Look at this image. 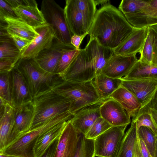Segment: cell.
I'll return each mask as SVG.
<instances>
[{"instance_id":"1","label":"cell","mask_w":157,"mask_h":157,"mask_svg":"<svg viewBox=\"0 0 157 157\" xmlns=\"http://www.w3.org/2000/svg\"><path fill=\"white\" fill-rule=\"evenodd\" d=\"M136 29L118 9L107 3L97 10L88 35L101 45L114 50Z\"/></svg>"},{"instance_id":"2","label":"cell","mask_w":157,"mask_h":157,"mask_svg":"<svg viewBox=\"0 0 157 157\" xmlns=\"http://www.w3.org/2000/svg\"><path fill=\"white\" fill-rule=\"evenodd\" d=\"M51 89L70 101L74 114L85 107L105 101L99 97L92 81L74 82L60 78L53 83Z\"/></svg>"},{"instance_id":"3","label":"cell","mask_w":157,"mask_h":157,"mask_svg":"<svg viewBox=\"0 0 157 157\" xmlns=\"http://www.w3.org/2000/svg\"><path fill=\"white\" fill-rule=\"evenodd\" d=\"M74 115L69 111L54 117L21 135L0 154L17 157H34L33 149L38 138L59 124L72 119Z\"/></svg>"},{"instance_id":"4","label":"cell","mask_w":157,"mask_h":157,"mask_svg":"<svg viewBox=\"0 0 157 157\" xmlns=\"http://www.w3.org/2000/svg\"><path fill=\"white\" fill-rule=\"evenodd\" d=\"M32 102L34 117L30 129L56 115L69 111L72 112L70 101L51 89L38 94L33 99Z\"/></svg>"},{"instance_id":"5","label":"cell","mask_w":157,"mask_h":157,"mask_svg":"<svg viewBox=\"0 0 157 157\" xmlns=\"http://www.w3.org/2000/svg\"><path fill=\"white\" fill-rule=\"evenodd\" d=\"M15 66L23 75L32 100L39 93L51 89L53 83L60 78L41 71L34 59H21Z\"/></svg>"},{"instance_id":"6","label":"cell","mask_w":157,"mask_h":157,"mask_svg":"<svg viewBox=\"0 0 157 157\" xmlns=\"http://www.w3.org/2000/svg\"><path fill=\"white\" fill-rule=\"evenodd\" d=\"M45 22L48 24L58 41L71 44V39L73 35L67 24L64 9L55 1L43 0L40 6Z\"/></svg>"},{"instance_id":"7","label":"cell","mask_w":157,"mask_h":157,"mask_svg":"<svg viewBox=\"0 0 157 157\" xmlns=\"http://www.w3.org/2000/svg\"><path fill=\"white\" fill-rule=\"evenodd\" d=\"M128 125L113 126L95 139V156L117 157Z\"/></svg>"},{"instance_id":"8","label":"cell","mask_w":157,"mask_h":157,"mask_svg":"<svg viewBox=\"0 0 157 157\" xmlns=\"http://www.w3.org/2000/svg\"><path fill=\"white\" fill-rule=\"evenodd\" d=\"M97 76L95 67L84 48L80 49L61 78L66 81L82 82L92 81Z\"/></svg>"},{"instance_id":"9","label":"cell","mask_w":157,"mask_h":157,"mask_svg":"<svg viewBox=\"0 0 157 157\" xmlns=\"http://www.w3.org/2000/svg\"><path fill=\"white\" fill-rule=\"evenodd\" d=\"M76 48L71 44H67L58 41L55 38L51 45L41 51L34 59L41 71L55 76L59 62L65 52Z\"/></svg>"},{"instance_id":"10","label":"cell","mask_w":157,"mask_h":157,"mask_svg":"<svg viewBox=\"0 0 157 157\" xmlns=\"http://www.w3.org/2000/svg\"><path fill=\"white\" fill-rule=\"evenodd\" d=\"M38 34L21 52V59H34L42 51L49 47L55 38L50 26L46 22L34 28Z\"/></svg>"},{"instance_id":"11","label":"cell","mask_w":157,"mask_h":157,"mask_svg":"<svg viewBox=\"0 0 157 157\" xmlns=\"http://www.w3.org/2000/svg\"><path fill=\"white\" fill-rule=\"evenodd\" d=\"M120 79L121 86L136 97L141 104L140 107L151 101L157 90V79Z\"/></svg>"},{"instance_id":"12","label":"cell","mask_w":157,"mask_h":157,"mask_svg":"<svg viewBox=\"0 0 157 157\" xmlns=\"http://www.w3.org/2000/svg\"><path fill=\"white\" fill-rule=\"evenodd\" d=\"M13 108L15 125L7 147L30 129L34 119V109L32 101Z\"/></svg>"},{"instance_id":"13","label":"cell","mask_w":157,"mask_h":157,"mask_svg":"<svg viewBox=\"0 0 157 157\" xmlns=\"http://www.w3.org/2000/svg\"><path fill=\"white\" fill-rule=\"evenodd\" d=\"M138 59L136 55L124 56L114 54L106 63L101 73L114 78L126 76Z\"/></svg>"},{"instance_id":"14","label":"cell","mask_w":157,"mask_h":157,"mask_svg":"<svg viewBox=\"0 0 157 157\" xmlns=\"http://www.w3.org/2000/svg\"><path fill=\"white\" fill-rule=\"evenodd\" d=\"M101 117L113 126L128 125L131 118L117 101L109 98L104 101L100 108Z\"/></svg>"},{"instance_id":"15","label":"cell","mask_w":157,"mask_h":157,"mask_svg":"<svg viewBox=\"0 0 157 157\" xmlns=\"http://www.w3.org/2000/svg\"><path fill=\"white\" fill-rule=\"evenodd\" d=\"M12 105L18 107L32 101L23 75L15 66L10 72Z\"/></svg>"},{"instance_id":"16","label":"cell","mask_w":157,"mask_h":157,"mask_svg":"<svg viewBox=\"0 0 157 157\" xmlns=\"http://www.w3.org/2000/svg\"><path fill=\"white\" fill-rule=\"evenodd\" d=\"M104 101L85 107L75 113L71 121L79 134L85 136L96 120L101 117L100 107Z\"/></svg>"},{"instance_id":"17","label":"cell","mask_w":157,"mask_h":157,"mask_svg":"<svg viewBox=\"0 0 157 157\" xmlns=\"http://www.w3.org/2000/svg\"><path fill=\"white\" fill-rule=\"evenodd\" d=\"M71 120L68 121L59 138L55 157L74 156L79 134Z\"/></svg>"},{"instance_id":"18","label":"cell","mask_w":157,"mask_h":157,"mask_svg":"<svg viewBox=\"0 0 157 157\" xmlns=\"http://www.w3.org/2000/svg\"><path fill=\"white\" fill-rule=\"evenodd\" d=\"M64 9L67 24L73 35L88 34L91 25L76 8L72 0L65 1Z\"/></svg>"},{"instance_id":"19","label":"cell","mask_w":157,"mask_h":157,"mask_svg":"<svg viewBox=\"0 0 157 157\" xmlns=\"http://www.w3.org/2000/svg\"><path fill=\"white\" fill-rule=\"evenodd\" d=\"M0 153L8 146L15 123L14 108L0 99Z\"/></svg>"},{"instance_id":"20","label":"cell","mask_w":157,"mask_h":157,"mask_svg":"<svg viewBox=\"0 0 157 157\" xmlns=\"http://www.w3.org/2000/svg\"><path fill=\"white\" fill-rule=\"evenodd\" d=\"M149 31L148 26L136 29L124 42L114 50V54L128 56L140 53Z\"/></svg>"},{"instance_id":"21","label":"cell","mask_w":157,"mask_h":157,"mask_svg":"<svg viewBox=\"0 0 157 157\" xmlns=\"http://www.w3.org/2000/svg\"><path fill=\"white\" fill-rule=\"evenodd\" d=\"M84 49L95 67L97 75L101 73L102 68L114 54V50L101 45L92 38Z\"/></svg>"},{"instance_id":"22","label":"cell","mask_w":157,"mask_h":157,"mask_svg":"<svg viewBox=\"0 0 157 157\" xmlns=\"http://www.w3.org/2000/svg\"><path fill=\"white\" fill-rule=\"evenodd\" d=\"M17 17L35 28L45 23L43 14L35 0H29L28 4L13 9Z\"/></svg>"},{"instance_id":"23","label":"cell","mask_w":157,"mask_h":157,"mask_svg":"<svg viewBox=\"0 0 157 157\" xmlns=\"http://www.w3.org/2000/svg\"><path fill=\"white\" fill-rule=\"evenodd\" d=\"M109 98L118 102L130 118L136 116L141 105L134 94L121 85L110 96Z\"/></svg>"},{"instance_id":"24","label":"cell","mask_w":157,"mask_h":157,"mask_svg":"<svg viewBox=\"0 0 157 157\" xmlns=\"http://www.w3.org/2000/svg\"><path fill=\"white\" fill-rule=\"evenodd\" d=\"M68 121L59 124L38 138L33 149L34 157L42 156L52 143L59 137Z\"/></svg>"},{"instance_id":"25","label":"cell","mask_w":157,"mask_h":157,"mask_svg":"<svg viewBox=\"0 0 157 157\" xmlns=\"http://www.w3.org/2000/svg\"><path fill=\"white\" fill-rule=\"evenodd\" d=\"M100 98L103 100L110 96L121 85L120 78H114L103 74L97 75L92 81Z\"/></svg>"},{"instance_id":"26","label":"cell","mask_w":157,"mask_h":157,"mask_svg":"<svg viewBox=\"0 0 157 157\" xmlns=\"http://www.w3.org/2000/svg\"><path fill=\"white\" fill-rule=\"evenodd\" d=\"M3 17L7 23L6 30L10 35H16L32 41L38 34L34 28L20 18Z\"/></svg>"},{"instance_id":"27","label":"cell","mask_w":157,"mask_h":157,"mask_svg":"<svg viewBox=\"0 0 157 157\" xmlns=\"http://www.w3.org/2000/svg\"><path fill=\"white\" fill-rule=\"evenodd\" d=\"M121 78L126 80L157 79V67L138 59L127 75Z\"/></svg>"},{"instance_id":"28","label":"cell","mask_w":157,"mask_h":157,"mask_svg":"<svg viewBox=\"0 0 157 157\" xmlns=\"http://www.w3.org/2000/svg\"><path fill=\"white\" fill-rule=\"evenodd\" d=\"M137 136L136 121L132 118L131 126L125 133L117 157H133Z\"/></svg>"},{"instance_id":"29","label":"cell","mask_w":157,"mask_h":157,"mask_svg":"<svg viewBox=\"0 0 157 157\" xmlns=\"http://www.w3.org/2000/svg\"><path fill=\"white\" fill-rule=\"evenodd\" d=\"M20 54L10 34L0 36V59L12 61L15 65L20 59Z\"/></svg>"},{"instance_id":"30","label":"cell","mask_w":157,"mask_h":157,"mask_svg":"<svg viewBox=\"0 0 157 157\" xmlns=\"http://www.w3.org/2000/svg\"><path fill=\"white\" fill-rule=\"evenodd\" d=\"M124 15L128 21L136 29L157 24V9Z\"/></svg>"},{"instance_id":"31","label":"cell","mask_w":157,"mask_h":157,"mask_svg":"<svg viewBox=\"0 0 157 157\" xmlns=\"http://www.w3.org/2000/svg\"><path fill=\"white\" fill-rule=\"evenodd\" d=\"M151 102L140 107L136 116L132 118L136 120L137 129L141 126H145L157 135V127L151 111Z\"/></svg>"},{"instance_id":"32","label":"cell","mask_w":157,"mask_h":157,"mask_svg":"<svg viewBox=\"0 0 157 157\" xmlns=\"http://www.w3.org/2000/svg\"><path fill=\"white\" fill-rule=\"evenodd\" d=\"M80 134L74 157H95L94 139H87Z\"/></svg>"},{"instance_id":"33","label":"cell","mask_w":157,"mask_h":157,"mask_svg":"<svg viewBox=\"0 0 157 157\" xmlns=\"http://www.w3.org/2000/svg\"><path fill=\"white\" fill-rule=\"evenodd\" d=\"M78 10L92 25L97 11L94 0H72Z\"/></svg>"},{"instance_id":"34","label":"cell","mask_w":157,"mask_h":157,"mask_svg":"<svg viewBox=\"0 0 157 157\" xmlns=\"http://www.w3.org/2000/svg\"><path fill=\"white\" fill-rule=\"evenodd\" d=\"M149 1L140 0H122L118 9L124 14H133L140 12L148 6Z\"/></svg>"},{"instance_id":"35","label":"cell","mask_w":157,"mask_h":157,"mask_svg":"<svg viewBox=\"0 0 157 157\" xmlns=\"http://www.w3.org/2000/svg\"><path fill=\"white\" fill-rule=\"evenodd\" d=\"M139 137L142 140L152 157H154L156 135L149 128L144 126L138 129Z\"/></svg>"},{"instance_id":"36","label":"cell","mask_w":157,"mask_h":157,"mask_svg":"<svg viewBox=\"0 0 157 157\" xmlns=\"http://www.w3.org/2000/svg\"><path fill=\"white\" fill-rule=\"evenodd\" d=\"M112 126L101 117L96 120L85 136L87 139H94Z\"/></svg>"},{"instance_id":"37","label":"cell","mask_w":157,"mask_h":157,"mask_svg":"<svg viewBox=\"0 0 157 157\" xmlns=\"http://www.w3.org/2000/svg\"><path fill=\"white\" fill-rule=\"evenodd\" d=\"M80 50L76 49L67 51L62 55L58 63L56 74L59 77L62 76L67 69Z\"/></svg>"},{"instance_id":"38","label":"cell","mask_w":157,"mask_h":157,"mask_svg":"<svg viewBox=\"0 0 157 157\" xmlns=\"http://www.w3.org/2000/svg\"><path fill=\"white\" fill-rule=\"evenodd\" d=\"M153 51L152 34L149 29L147 36L140 53V56L139 60L144 63L151 65Z\"/></svg>"},{"instance_id":"39","label":"cell","mask_w":157,"mask_h":157,"mask_svg":"<svg viewBox=\"0 0 157 157\" xmlns=\"http://www.w3.org/2000/svg\"><path fill=\"white\" fill-rule=\"evenodd\" d=\"M10 72L0 74V98L12 105Z\"/></svg>"},{"instance_id":"40","label":"cell","mask_w":157,"mask_h":157,"mask_svg":"<svg viewBox=\"0 0 157 157\" xmlns=\"http://www.w3.org/2000/svg\"><path fill=\"white\" fill-rule=\"evenodd\" d=\"M133 157H152L142 139L138 136L135 145Z\"/></svg>"},{"instance_id":"41","label":"cell","mask_w":157,"mask_h":157,"mask_svg":"<svg viewBox=\"0 0 157 157\" xmlns=\"http://www.w3.org/2000/svg\"><path fill=\"white\" fill-rule=\"evenodd\" d=\"M153 36V55L151 65L157 67V24L148 26Z\"/></svg>"},{"instance_id":"42","label":"cell","mask_w":157,"mask_h":157,"mask_svg":"<svg viewBox=\"0 0 157 157\" xmlns=\"http://www.w3.org/2000/svg\"><path fill=\"white\" fill-rule=\"evenodd\" d=\"M0 15L17 17L13 8L5 0H0Z\"/></svg>"},{"instance_id":"43","label":"cell","mask_w":157,"mask_h":157,"mask_svg":"<svg viewBox=\"0 0 157 157\" xmlns=\"http://www.w3.org/2000/svg\"><path fill=\"white\" fill-rule=\"evenodd\" d=\"M21 52L30 44L31 41L15 34H10Z\"/></svg>"},{"instance_id":"44","label":"cell","mask_w":157,"mask_h":157,"mask_svg":"<svg viewBox=\"0 0 157 157\" xmlns=\"http://www.w3.org/2000/svg\"><path fill=\"white\" fill-rule=\"evenodd\" d=\"M15 66L12 61L0 59V74L10 72Z\"/></svg>"},{"instance_id":"45","label":"cell","mask_w":157,"mask_h":157,"mask_svg":"<svg viewBox=\"0 0 157 157\" xmlns=\"http://www.w3.org/2000/svg\"><path fill=\"white\" fill-rule=\"evenodd\" d=\"M59 138L52 143L41 157H55Z\"/></svg>"},{"instance_id":"46","label":"cell","mask_w":157,"mask_h":157,"mask_svg":"<svg viewBox=\"0 0 157 157\" xmlns=\"http://www.w3.org/2000/svg\"><path fill=\"white\" fill-rule=\"evenodd\" d=\"M87 35L85 34L83 36H79L74 34L71 37V44L77 49L80 50V44L84 38Z\"/></svg>"},{"instance_id":"47","label":"cell","mask_w":157,"mask_h":157,"mask_svg":"<svg viewBox=\"0 0 157 157\" xmlns=\"http://www.w3.org/2000/svg\"><path fill=\"white\" fill-rule=\"evenodd\" d=\"M13 9L21 6H25L28 4L29 0H5Z\"/></svg>"},{"instance_id":"48","label":"cell","mask_w":157,"mask_h":157,"mask_svg":"<svg viewBox=\"0 0 157 157\" xmlns=\"http://www.w3.org/2000/svg\"><path fill=\"white\" fill-rule=\"evenodd\" d=\"M156 9H157V0H149L148 6L144 7L140 12H147Z\"/></svg>"},{"instance_id":"49","label":"cell","mask_w":157,"mask_h":157,"mask_svg":"<svg viewBox=\"0 0 157 157\" xmlns=\"http://www.w3.org/2000/svg\"><path fill=\"white\" fill-rule=\"evenodd\" d=\"M151 106L157 111V90L151 101Z\"/></svg>"},{"instance_id":"50","label":"cell","mask_w":157,"mask_h":157,"mask_svg":"<svg viewBox=\"0 0 157 157\" xmlns=\"http://www.w3.org/2000/svg\"><path fill=\"white\" fill-rule=\"evenodd\" d=\"M151 111L152 117L157 127V111L151 108Z\"/></svg>"},{"instance_id":"51","label":"cell","mask_w":157,"mask_h":157,"mask_svg":"<svg viewBox=\"0 0 157 157\" xmlns=\"http://www.w3.org/2000/svg\"><path fill=\"white\" fill-rule=\"evenodd\" d=\"M96 6L99 5H104L107 3L108 0H94Z\"/></svg>"},{"instance_id":"52","label":"cell","mask_w":157,"mask_h":157,"mask_svg":"<svg viewBox=\"0 0 157 157\" xmlns=\"http://www.w3.org/2000/svg\"><path fill=\"white\" fill-rule=\"evenodd\" d=\"M154 157H157V135H156V141L155 143V154Z\"/></svg>"},{"instance_id":"53","label":"cell","mask_w":157,"mask_h":157,"mask_svg":"<svg viewBox=\"0 0 157 157\" xmlns=\"http://www.w3.org/2000/svg\"><path fill=\"white\" fill-rule=\"evenodd\" d=\"M0 157H17L14 156L6 155L2 154H0Z\"/></svg>"}]
</instances>
